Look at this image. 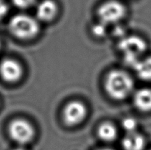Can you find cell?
<instances>
[{
  "instance_id": "obj_1",
  "label": "cell",
  "mask_w": 151,
  "mask_h": 150,
  "mask_svg": "<svg viewBox=\"0 0 151 150\" xmlns=\"http://www.w3.org/2000/svg\"><path fill=\"white\" fill-rule=\"evenodd\" d=\"M134 83L131 76L120 70L111 71L105 81V88L111 98L122 100L131 94Z\"/></svg>"
},
{
  "instance_id": "obj_2",
  "label": "cell",
  "mask_w": 151,
  "mask_h": 150,
  "mask_svg": "<svg viewBox=\"0 0 151 150\" xmlns=\"http://www.w3.org/2000/svg\"><path fill=\"white\" fill-rule=\"evenodd\" d=\"M39 24L28 15L18 14L9 22V29L14 36L20 39H30L39 32Z\"/></svg>"
},
{
  "instance_id": "obj_3",
  "label": "cell",
  "mask_w": 151,
  "mask_h": 150,
  "mask_svg": "<svg viewBox=\"0 0 151 150\" xmlns=\"http://www.w3.org/2000/svg\"><path fill=\"white\" fill-rule=\"evenodd\" d=\"M146 48L145 41L136 35L124 37L119 43V49L123 54L125 63L132 68L141 59Z\"/></svg>"
},
{
  "instance_id": "obj_4",
  "label": "cell",
  "mask_w": 151,
  "mask_h": 150,
  "mask_svg": "<svg viewBox=\"0 0 151 150\" xmlns=\"http://www.w3.org/2000/svg\"><path fill=\"white\" fill-rule=\"evenodd\" d=\"M125 13L126 9L124 4L114 0L105 2L97 11L100 22L106 25L117 23L125 16Z\"/></svg>"
},
{
  "instance_id": "obj_5",
  "label": "cell",
  "mask_w": 151,
  "mask_h": 150,
  "mask_svg": "<svg viewBox=\"0 0 151 150\" xmlns=\"http://www.w3.org/2000/svg\"><path fill=\"white\" fill-rule=\"evenodd\" d=\"M9 134L12 139L19 144H25L33 138L35 130L30 123L24 119L13 120L9 125Z\"/></svg>"
},
{
  "instance_id": "obj_6",
  "label": "cell",
  "mask_w": 151,
  "mask_h": 150,
  "mask_svg": "<svg viewBox=\"0 0 151 150\" xmlns=\"http://www.w3.org/2000/svg\"><path fill=\"white\" fill-rule=\"evenodd\" d=\"M86 107L79 101H72L65 106L63 118L66 124L76 125L82 122L86 116Z\"/></svg>"
},
{
  "instance_id": "obj_7",
  "label": "cell",
  "mask_w": 151,
  "mask_h": 150,
  "mask_svg": "<svg viewBox=\"0 0 151 150\" xmlns=\"http://www.w3.org/2000/svg\"><path fill=\"white\" fill-rule=\"evenodd\" d=\"M23 73L22 66L13 59H4L0 63V75L7 82H16Z\"/></svg>"
},
{
  "instance_id": "obj_8",
  "label": "cell",
  "mask_w": 151,
  "mask_h": 150,
  "mask_svg": "<svg viewBox=\"0 0 151 150\" xmlns=\"http://www.w3.org/2000/svg\"><path fill=\"white\" fill-rule=\"evenodd\" d=\"M58 13V6L52 0H44L39 3L36 9V16L43 21H52Z\"/></svg>"
},
{
  "instance_id": "obj_9",
  "label": "cell",
  "mask_w": 151,
  "mask_h": 150,
  "mask_svg": "<svg viewBox=\"0 0 151 150\" xmlns=\"http://www.w3.org/2000/svg\"><path fill=\"white\" fill-rule=\"evenodd\" d=\"M135 107L142 112L151 111V89L142 88L134 94Z\"/></svg>"
},
{
  "instance_id": "obj_10",
  "label": "cell",
  "mask_w": 151,
  "mask_h": 150,
  "mask_svg": "<svg viewBox=\"0 0 151 150\" xmlns=\"http://www.w3.org/2000/svg\"><path fill=\"white\" fill-rule=\"evenodd\" d=\"M124 150H144L145 146V138L137 132L127 133L122 141Z\"/></svg>"
},
{
  "instance_id": "obj_11",
  "label": "cell",
  "mask_w": 151,
  "mask_h": 150,
  "mask_svg": "<svg viewBox=\"0 0 151 150\" xmlns=\"http://www.w3.org/2000/svg\"><path fill=\"white\" fill-rule=\"evenodd\" d=\"M133 68L140 79L151 80V57L140 59Z\"/></svg>"
},
{
  "instance_id": "obj_12",
  "label": "cell",
  "mask_w": 151,
  "mask_h": 150,
  "mask_svg": "<svg viewBox=\"0 0 151 150\" xmlns=\"http://www.w3.org/2000/svg\"><path fill=\"white\" fill-rule=\"evenodd\" d=\"M99 138L106 142H111L117 137L116 126L109 122H105L100 125L97 129Z\"/></svg>"
},
{
  "instance_id": "obj_13",
  "label": "cell",
  "mask_w": 151,
  "mask_h": 150,
  "mask_svg": "<svg viewBox=\"0 0 151 150\" xmlns=\"http://www.w3.org/2000/svg\"><path fill=\"white\" fill-rule=\"evenodd\" d=\"M122 126L124 130L127 132V133H132L136 132V129L137 127V122L135 119L131 117L125 118L122 122Z\"/></svg>"
},
{
  "instance_id": "obj_14",
  "label": "cell",
  "mask_w": 151,
  "mask_h": 150,
  "mask_svg": "<svg viewBox=\"0 0 151 150\" xmlns=\"http://www.w3.org/2000/svg\"><path fill=\"white\" fill-rule=\"evenodd\" d=\"M11 1L16 7L21 9H26L32 7L35 3L36 0H11Z\"/></svg>"
},
{
  "instance_id": "obj_15",
  "label": "cell",
  "mask_w": 151,
  "mask_h": 150,
  "mask_svg": "<svg viewBox=\"0 0 151 150\" xmlns=\"http://www.w3.org/2000/svg\"><path fill=\"white\" fill-rule=\"evenodd\" d=\"M93 33L98 37H102L106 35V25L100 22L93 26Z\"/></svg>"
},
{
  "instance_id": "obj_16",
  "label": "cell",
  "mask_w": 151,
  "mask_h": 150,
  "mask_svg": "<svg viewBox=\"0 0 151 150\" xmlns=\"http://www.w3.org/2000/svg\"><path fill=\"white\" fill-rule=\"evenodd\" d=\"M8 12V5L4 0H0V19L7 15Z\"/></svg>"
},
{
  "instance_id": "obj_17",
  "label": "cell",
  "mask_w": 151,
  "mask_h": 150,
  "mask_svg": "<svg viewBox=\"0 0 151 150\" xmlns=\"http://www.w3.org/2000/svg\"><path fill=\"white\" fill-rule=\"evenodd\" d=\"M124 34H125V29H124L122 26H117L114 28V35L116 37H121L122 38H123L124 37ZM121 38V39H122Z\"/></svg>"
},
{
  "instance_id": "obj_18",
  "label": "cell",
  "mask_w": 151,
  "mask_h": 150,
  "mask_svg": "<svg viewBox=\"0 0 151 150\" xmlns=\"http://www.w3.org/2000/svg\"><path fill=\"white\" fill-rule=\"evenodd\" d=\"M13 150H26V149H25L24 148H23V147L19 146V147H16V148H15L14 149H13Z\"/></svg>"
},
{
  "instance_id": "obj_19",
  "label": "cell",
  "mask_w": 151,
  "mask_h": 150,
  "mask_svg": "<svg viewBox=\"0 0 151 150\" xmlns=\"http://www.w3.org/2000/svg\"><path fill=\"white\" fill-rule=\"evenodd\" d=\"M99 150H113L111 149H109V148H105V149H99Z\"/></svg>"
},
{
  "instance_id": "obj_20",
  "label": "cell",
  "mask_w": 151,
  "mask_h": 150,
  "mask_svg": "<svg viewBox=\"0 0 151 150\" xmlns=\"http://www.w3.org/2000/svg\"><path fill=\"white\" fill-rule=\"evenodd\" d=\"M0 47H1V40H0Z\"/></svg>"
}]
</instances>
